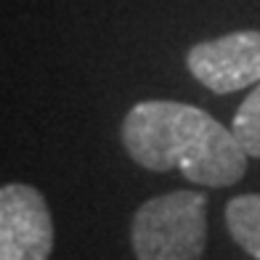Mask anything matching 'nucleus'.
I'll return each mask as SVG.
<instances>
[{
  "mask_svg": "<svg viewBox=\"0 0 260 260\" xmlns=\"http://www.w3.org/2000/svg\"><path fill=\"white\" fill-rule=\"evenodd\" d=\"M186 67L212 93H234L260 82V32L242 29L218 40L197 43L186 53Z\"/></svg>",
  "mask_w": 260,
  "mask_h": 260,
  "instance_id": "nucleus-4",
  "label": "nucleus"
},
{
  "mask_svg": "<svg viewBox=\"0 0 260 260\" xmlns=\"http://www.w3.org/2000/svg\"><path fill=\"white\" fill-rule=\"evenodd\" d=\"M231 130L236 141L244 146V151L250 157L260 159V82L255 85V90L242 101L239 112L234 114Z\"/></svg>",
  "mask_w": 260,
  "mask_h": 260,
  "instance_id": "nucleus-6",
  "label": "nucleus"
},
{
  "mask_svg": "<svg viewBox=\"0 0 260 260\" xmlns=\"http://www.w3.org/2000/svg\"><path fill=\"white\" fill-rule=\"evenodd\" d=\"M122 144L146 170H181L199 186H234L247 170V151L205 109L181 101H141L122 120Z\"/></svg>",
  "mask_w": 260,
  "mask_h": 260,
  "instance_id": "nucleus-1",
  "label": "nucleus"
},
{
  "mask_svg": "<svg viewBox=\"0 0 260 260\" xmlns=\"http://www.w3.org/2000/svg\"><path fill=\"white\" fill-rule=\"evenodd\" d=\"M138 260H202L207 242V197L170 191L138 207L130 229Z\"/></svg>",
  "mask_w": 260,
  "mask_h": 260,
  "instance_id": "nucleus-2",
  "label": "nucleus"
},
{
  "mask_svg": "<svg viewBox=\"0 0 260 260\" xmlns=\"http://www.w3.org/2000/svg\"><path fill=\"white\" fill-rule=\"evenodd\" d=\"M53 220L45 197L29 183L0 188V260H48Z\"/></svg>",
  "mask_w": 260,
  "mask_h": 260,
  "instance_id": "nucleus-3",
  "label": "nucleus"
},
{
  "mask_svg": "<svg viewBox=\"0 0 260 260\" xmlns=\"http://www.w3.org/2000/svg\"><path fill=\"white\" fill-rule=\"evenodd\" d=\"M226 226L234 242L260 260V194L234 197L226 205Z\"/></svg>",
  "mask_w": 260,
  "mask_h": 260,
  "instance_id": "nucleus-5",
  "label": "nucleus"
}]
</instances>
